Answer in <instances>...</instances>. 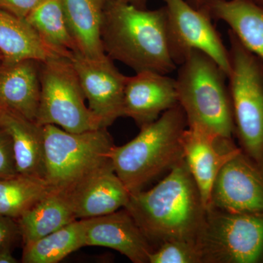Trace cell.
<instances>
[{
	"mask_svg": "<svg viewBox=\"0 0 263 263\" xmlns=\"http://www.w3.org/2000/svg\"><path fill=\"white\" fill-rule=\"evenodd\" d=\"M124 209L154 249L172 240L197 243L207 214L184 160L153 188L130 193Z\"/></svg>",
	"mask_w": 263,
	"mask_h": 263,
	"instance_id": "6da1fadb",
	"label": "cell"
},
{
	"mask_svg": "<svg viewBox=\"0 0 263 263\" xmlns=\"http://www.w3.org/2000/svg\"><path fill=\"white\" fill-rule=\"evenodd\" d=\"M101 37L105 53L136 72L168 75L177 69L164 5L148 10L111 0L104 15Z\"/></svg>",
	"mask_w": 263,
	"mask_h": 263,
	"instance_id": "7a4b0ae2",
	"label": "cell"
},
{
	"mask_svg": "<svg viewBox=\"0 0 263 263\" xmlns=\"http://www.w3.org/2000/svg\"><path fill=\"white\" fill-rule=\"evenodd\" d=\"M187 119L179 104L157 120L142 126L139 134L110 154L114 171L129 193L144 186L183 160L182 136Z\"/></svg>",
	"mask_w": 263,
	"mask_h": 263,
	"instance_id": "3957f363",
	"label": "cell"
},
{
	"mask_svg": "<svg viewBox=\"0 0 263 263\" xmlns=\"http://www.w3.org/2000/svg\"><path fill=\"white\" fill-rule=\"evenodd\" d=\"M177 69L178 103L188 126L233 138V104L226 72L212 58L197 50L190 52Z\"/></svg>",
	"mask_w": 263,
	"mask_h": 263,
	"instance_id": "277c9868",
	"label": "cell"
},
{
	"mask_svg": "<svg viewBox=\"0 0 263 263\" xmlns=\"http://www.w3.org/2000/svg\"><path fill=\"white\" fill-rule=\"evenodd\" d=\"M43 129L44 179L53 191L65 193L111 163L110 154L115 145L107 128L74 133L48 124Z\"/></svg>",
	"mask_w": 263,
	"mask_h": 263,
	"instance_id": "5b68a950",
	"label": "cell"
},
{
	"mask_svg": "<svg viewBox=\"0 0 263 263\" xmlns=\"http://www.w3.org/2000/svg\"><path fill=\"white\" fill-rule=\"evenodd\" d=\"M228 76L239 148L263 169V63L228 29Z\"/></svg>",
	"mask_w": 263,
	"mask_h": 263,
	"instance_id": "8992f818",
	"label": "cell"
},
{
	"mask_svg": "<svg viewBox=\"0 0 263 263\" xmlns=\"http://www.w3.org/2000/svg\"><path fill=\"white\" fill-rule=\"evenodd\" d=\"M41 99L35 122L79 133L102 127L89 106L72 60L53 56L40 62Z\"/></svg>",
	"mask_w": 263,
	"mask_h": 263,
	"instance_id": "52a82bcc",
	"label": "cell"
},
{
	"mask_svg": "<svg viewBox=\"0 0 263 263\" xmlns=\"http://www.w3.org/2000/svg\"><path fill=\"white\" fill-rule=\"evenodd\" d=\"M197 245L202 263H263V214L210 208Z\"/></svg>",
	"mask_w": 263,
	"mask_h": 263,
	"instance_id": "ba28073f",
	"label": "cell"
},
{
	"mask_svg": "<svg viewBox=\"0 0 263 263\" xmlns=\"http://www.w3.org/2000/svg\"><path fill=\"white\" fill-rule=\"evenodd\" d=\"M162 1L167 11L171 51L177 67L190 52L197 50L212 58L228 76L229 49L206 11L194 8L186 0Z\"/></svg>",
	"mask_w": 263,
	"mask_h": 263,
	"instance_id": "9c48e42d",
	"label": "cell"
},
{
	"mask_svg": "<svg viewBox=\"0 0 263 263\" xmlns=\"http://www.w3.org/2000/svg\"><path fill=\"white\" fill-rule=\"evenodd\" d=\"M80 80L89 108L107 128L123 117L124 88L127 76L116 67L114 60L105 54L90 58L74 53L71 57Z\"/></svg>",
	"mask_w": 263,
	"mask_h": 263,
	"instance_id": "30bf717a",
	"label": "cell"
},
{
	"mask_svg": "<svg viewBox=\"0 0 263 263\" xmlns=\"http://www.w3.org/2000/svg\"><path fill=\"white\" fill-rule=\"evenodd\" d=\"M210 208L229 212L263 214V169L240 148L216 176Z\"/></svg>",
	"mask_w": 263,
	"mask_h": 263,
	"instance_id": "8fae6325",
	"label": "cell"
},
{
	"mask_svg": "<svg viewBox=\"0 0 263 263\" xmlns=\"http://www.w3.org/2000/svg\"><path fill=\"white\" fill-rule=\"evenodd\" d=\"M182 146L183 160L208 210L216 176L239 146L233 138L216 136L197 125L188 126L183 132Z\"/></svg>",
	"mask_w": 263,
	"mask_h": 263,
	"instance_id": "7c38bea8",
	"label": "cell"
},
{
	"mask_svg": "<svg viewBox=\"0 0 263 263\" xmlns=\"http://www.w3.org/2000/svg\"><path fill=\"white\" fill-rule=\"evenodd\" d=\"M178 104L175 79L152 71L127 76L123 117L131 118L140 127L157 120Z\"/></svg>",
	"mask_w": 263,
	"mask_h": 263,
	"instance_id": "4fadbf2b",
	"label": "cell"
},
{
	"mask_svg": "<svg viewBox=\"0 0 263 263\" xmlns=\"http://www.w3.org/2000/svg\"><path fill=\"white\" fill-rule=\"evenodd\" d=\"M85 247L114 249L134 263H148L154 248L125 209L98 217L82 219Z\"/></svg>",
	"mask_w": 263,
	"mask_h": 263,
	"instance_id": "5bb4252c",
	"label": "cell"
},
{
	"mask_svg": "<svg viewBox=\"0 0 263 263\" xmlns=\"http://www.w3.org/2000/svg\"><path fill=\"white\" fill-rule=\"evenodd\" d=\"M61 194L67 199L77 219L107 215L121 208L124 209L130 196L114 171L112 163Z\"/></svg>",
	"mask_w": 263,
	"mask_h": 263,
	"instance_id": "9a60e30c",
	"label": "cell"
},
{
	"mask_svg": "<svg viewBox=\"0 0 263 263\" xmlns=\"http://www.w3.org/2000/svg\"><path fill=\"white\" fill-rule=\"evenodd\" d=\"M40 62H0V108L35 122L41 99Z\"/></svg>",
	"mask_w": 263,
	"mask_h": 263,
	"instance_id": "2e32d148",
	"label": "cell"
},
{
	"mask_svg": "<svg viewBox=\"0 0 263 263\" xmlns=\"http://www.w3.org/2000/svg\"><path fill=\"white\" fill-rule=\"evenodd\" d=\"M201 9L213 21L226 24L263 63V6L252 0H206Z\"/></svg>",
	"mask_w": 263,
	"mask_h": 263,
	"instance_id": "e0dca14e",
	"label": "cell"
},
{
	"mask_svg": "<svg viewBox=\"0 0 263 263\" xmlns=\"http://www.w3.org/2000/svg\"><path fill=\"white\" fill-rule=\"evenodd\" d=\"M0 128L11 138L18 174L44 179L43 126L11 110L0 108Z\"/></svg>",
	"mask_w": 263,
	"mask_h": 263,
	"instance_id": "ac0fdd59",
	"label": "cell"
},
{
	"mask_svg": "<svg viewBox=\"0 0 263 263\" xmlns=\"http://www.w3.org/2000/svg\"><path fill=\"white\" fill-rule=\"evenodd\" d=\"M111 0H62L71 34L81 54L99 58L106 54L102 42L104 15Z\"/></svg>",
	"mask_w": 263,
	"mask_h": 263,
	"instance_id": "d6986e66",
	"label": "cell"
},
{
	"mask_svg": "<svg viewBox=\"0 0 263 263\" xmlns=\"http://www.w3.org/2000/svg\"><path fill=\"white\" fill-rule=\"evenodd\" d=\"M0 52L3 60L42 62L59 56L48 47L25 18L0 9Z\"/></svg>",
	"mask_w": 263,
	"mask_h": 263,
	"instance_id": "ffe728a7",
	"label": "cell"
},
{
	"mask_svg": "<svg viewBox=\"0 0 263 263\" xmlns=\"http://www.w3.org/2000/svg\"><path fill=\"white\" fill-rule=\"evenodd\" d=\"M61 193L51 190L16 219L24 245L35 241L76 220Z\"/></svg>",
	"mask_w": 263,
	"mask_h": 263,
	"instance_id": "44dd1931",
	"label": "cell"
},
{
	"mask_svg": "<svg viewBox=\"0 0 263 263\" xmlns=\"http://www.w3.org/2000/svg\"><path fill=\"white\" fill-rule=\"evenodd\" d=\"M25 19L43 42L59 56L71 59L79 52L62 0H43Z\"/></svg>",
	"mask_w": 263,
	"mask_h": 263,
	"instance_id": "7402d4cb",
	"label": "cell"
},
{
	"mask_svg": "<svg viewBox=\"0 0 263 263\" xmlns=\"http://www.w3.org/2000/svg\"><path fill=\"white\" fill-rule=\"evenodd\" d=\"M85 247L83 219H76L57 231L24 245V263H57Z\"/></svg>",
	"mask_w": 263,
	"mask_h": 263,
	"instance_id": "603a6c76",
	"label": "cell"
},
{
	"mask_svg": "<svg viewBox=\"0 0 263 263\" xmlns=\"http://www.w3.org/2000/svg\"><path fill=\"white\" fill-rule=\"evenodd\" d=\"M51 191L38 178L18 174L0 179V215L16 220Z\"/></svg>",
	"mask_w": 263,
	"mask_h": 263,
	"instance_id": "cb8c5ba5",
	"label": "cell"
},
{
	"mask_svg": "<svg viewBox=\"0 0 263 263\" xmlns=\"http://www.w3.org/2000/svg\"><path fill=\"white\" fill-rule=\"evenodd\" d=\"M148 263H202L201 253L196 242L172 240L154 249Z\"/></svg>",
	"mask_w": 263,
	"mask_h": 263,
	"instance_id": "d4e9b609",
	"label": "cell"
},
{
	"mask_svg": "<svg viewBox=\"0 0 263 263\" xmlns=\"http://www.w3.org/2000/svg\"><path fill=\"white\" fill-rule=\"evenodd\" d=\"M11 138L0 128V179L18 175Z\"/></svg>",
	"mask_w": 263,
	"mask_h": 263,
	"instance_id": "484cf974",
	"label": "cell"
},
{
	"mask_svg": "<svg viewBox=\"0 0 263 263\" xmlns=\"http://www.w3.org/2000/svg\"><path fill=\"white\" fill-rule=\"evenodd\" d=\"M43 0H0V9L26 18Z\"/></svg>",
	"mask_w": 263,
	"mask_h": 263,
	"instance_id": "4316f807",
	"label": "cell"
},
{
	"mask_svg": "<svg viewBox=\"0 0 263 263\" xmlns=\"http://www.w3.org/2000/svg\"><path fill=\"white\" fill-rule=\"evenodd\" d=\"M19 233L15 219L0 215V249L10 246Z\"/></svg>",
	"mask_w": 263,
	"mask_h": 263,
	"instance_id": "83f0119b",
	"label": "cell"
},
{
	"mask_svg": "<svg viewBox=\"0 0 263 263\" xmlns=\"http://www.w3.org/2000/svg\"><path fill=\"white\" fill-rule=\"evenodd\" d=\"M17 259L13 257L10 251V246L0 249V263H16Z\"/></svg>",
	"mask_w": 263,
	"mask_h": 263,
	"instance_id": "f1b7e54d",
	"label": "cell"
},
{
	"mask_svg": "<svg viewBox=\"0 0 263 263\" xmlns=\"http://www.w3.org/2000/svg\"><path fill=\"white\" fill-rule=\"evenodd\" d=\"M118 1L133 5L137 8H147V5L150 0H118Z\"/></svg>",
	"mask_w": 263,
	"mask_h": 263,
	"instance_id": "f546056e",
	"label": "cell"
},
{
	"mask_svg": "<svg viewBox=\"0 0 263 263\" xmlns=\"http://www.w3.org/2000/svg\"><path fill=\"white\" fill-rule=\"evenodd\" d=\"M186 2L197 9H201L206 0H186Z\"/></svg>",
	"mask_w": 263,
	"mask_h": 263,
	"instance_id": "4dcf8cb0",
	"label": "cell"
},
{
	"mask_svg": "<svg viewBox=\"0 0 263 263\" xmlns=\"http://www.w3.org/2000/svg\"><path fill=\"white\" fill-rule=\"evenodd\" d=\"M254 3H257L261 6H263V0H252Z\"/></svg>",
	"mask_w": 263,
	"mask_h": 263,
	"instance_id": "1f68e13d",
	"label": "cell"
},
{
	"mask_svg": "<svg viewBox=\"0 0 263 263\" xmlns=\"http://www.w3.org/2000/svg\"><path fill=\"white\" fill-rule=\"evenodd\" d=\"M3 60V54H2L1 52H0V62L2 61V60Z\"/></svg>",
	"mask_w": 263,
	"mask_h": 263,
	"instance_id": "d6a6232c",
	"label": "cell"
}]
</instances>
